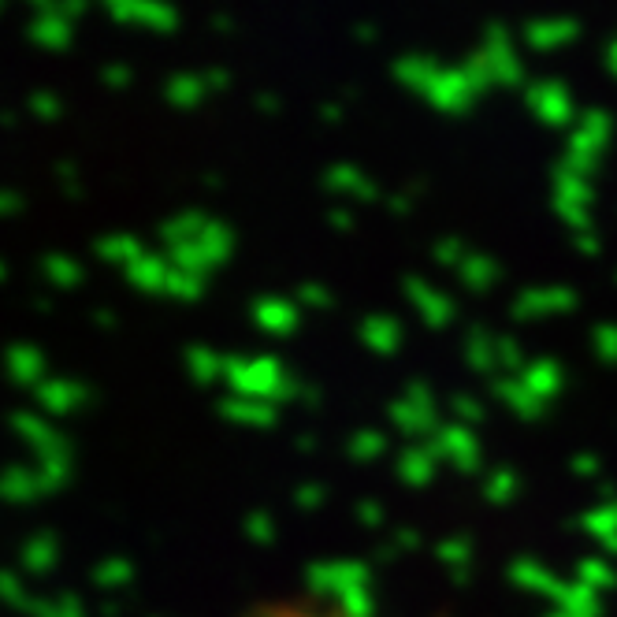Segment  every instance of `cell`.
I'll use <instances>...</instances> for the list:
<instances>
[{
    "mask_svg": "<svg viewBox=\"0 0 617 617\" xmlns=\"http://www.w3.org/2000/svg\"><path fill=\"white\" fill-rule=\"evenodd\" d=\"M439 454L454 461L458 469H473V465H476V439L469 432H458V428H450V432L439 435Z\"/></svg>",
    "mask_w": 617,
    "mask_h": 617,
    "instance_id": "6da1fadb",
    "label": "cell"
},
{
    "mask_svg": "<svg viewBox=\"0 0 617 617\" xmlns=\"http://www.w3.org/2000/svg\"><path fill=\"white\" fill-rule=\"evenodd\" d=\"M532 105H536V112L547 123H565L569 119V93L562 90V86H539V93L532 97Z\"/></svg>",
    "mask_w": 617,
    "mask_h": 617,
    "instance_id": "7a4b0ae2",
    "label": "cell"
},
{
    "mask_svg": "<svg viewBox=\"0 0 617 617\" xmlns=\"http://www.w3.org/2000/svg\"><path fill=\"white\" fill-rule=\"evenodd\" d=\"M409 290H413V302H417V309H421L432 324H447L450 320V305L443 302V294H435V290H424L421 283H409Z\"/></svg>",
    "mask_w": 617,
    "mask_h": 617,
    "instance_id": "3957f363",
    "label": "cell"
},
{
    "mask_svg": "<svg viewBox=\"0 0 617 617\" xmlns=\"http://www.w3.org/2000/svg\"><path fill=\"white\" fill-rule=\"evenodd\" d=\"M402 473H406L409 484L432 480V454H424V450H406V454H402Z\"/></svg>",
    "mask_w": 617,
    "mask_h": 617,
    "instance_id": "277c9868",
    "label": "cell"
},
{
    "mask_svg": "<svg viewBox=\"0 0 617 617\" xmlns=\"http://www.w3.org/2000/svg\"><path fill=\"white\" fill-rule=\"evenodd\" d=\"M573 34H577L573 23H539V27L528 30V38L536 41V45H543V49H547V45H562V41L573 38Z\"/></svg>",
    "mask_w": 617,
    "mask_h": 617,
    "instance_id": "5b68a950",
    "label": "cell"
},
{
    "mask_svg": "<svg viewBox=\"0 0 617 617\" xmlns=\"http://www.w3.org/2000/svg\"><path fill=\"white\" fill-rule=\"evenodd\" d=\"M253 617H354L346 610H309V606H261Z\"/></svg>",
    "mask_w": 617,
    "mask_h": 617,
    "instance_id": "8992f818",
    "label": "cell"
},
{
    "mask_svg": "<svg viewBox=\"0 0 617 617\" xmlns=\"http://www.w3.org/2000/svg\"><path fill=\"white\" fill-rule=\"evenodd\" d=\"M599 350H603L606 361H617V328L599 331Z\"/></svg>",
    "mask_w": 617,
    "mask_h": 617,
    "instance_id": "52a82bcc",
    "label": "cell"
}]
</instances>
